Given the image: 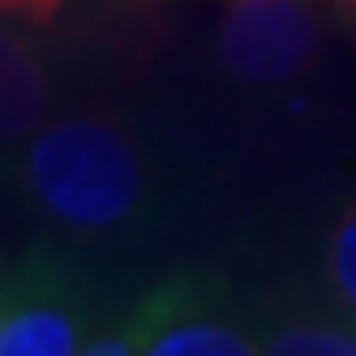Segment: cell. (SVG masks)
<instances>
[{
  "instance_id": "7",
  "label": "cell",
  "mask_w": 356,
  "mask_h": 356,
  "mask_svg": "<svg viewBox=\"0 0 356 356\" xmlns=\"http://www.w3.org/2000/svg\"><path fill=\"white\" fill-rule=\"evenodd\" d=\"M318 279H322V296H330L343 314L356 318V202H348L335 215V223L326 227Z\"/></svg>"
},
{
  "instance_id": "3",
  "label": "cell",
  "mask_w": 356,
  "mask_h": 356,
  "mask_svg": "<svg viewBox=\"0 0 356 356\" xmlns=\"http://www.w3.org/2000/svg\"><path fill=\"white\" fill-rule=\"evenodd\" d=\"M116 314L104 300L78 249L35 236L13 258L9 314L0 326V356H78Z\"/></svg>"
},
{
  "instance_id": "9",
  "label": "cell",
  "mask_w": 356,
  "mask_h": 356,
  "mask_svg": "<svg viewBox=\"0 0 356 356\" xmlns=\"http://www.w3.org/2000/svg\"><path fill=\"white\" fill-rule=\"evenodd\" d=\"M326 13H330V26L356 47V0H326Z\"/></svg>"
},
{
  "instance_id": "10",
  "label": "cell",
  "mask_w": 356,
  "mask_h": 356,
  "mask_svg": "<svg viewBox=\"0 0 356 356\" xmlns=\"http://www.w3.org/2000/svg\"><path fill=\"white\" fill-rule=\"evenodd\" d=\"M9 279H13V258L0 253V326H5V314H9Z\"/></svg>"
},
{
  "instance_id": "1",
  "label": "cell",
  "mask_w": 356,
  "mask_h": 356,
  "mask_svg": "<svg viewBox=\"0 0 356 356\" xmlns=\"http://www.w3.org/2000/svg\"><path fill=\"white\" fill-rule=\"evenodd\" d=\"M43 236L73 249L138 241L159 215V176L138 124L112 108H60L0 163Z\"/></svg>"
},
{
  "instance_id": "6",
  "label": "cell",
  "mask_w": 356,
  "mask_h": 356,
  "mask_svg": "<svg viewBox=\"0 0 356 356\" xmlns=\"http://www.w3.org/2000/svg\"><path fill=\"white\" fill-rule=\"evenodd\" d=\"M262 356H356V318L330 296L262 305Z\"/></svg>"
},
{
  "instance_id": "4",
  "label": "cell",
  "mask_w": 356,
  "mask_h": 356,
  "mask_svg": "<svg viewBox=\"0 0 356 356\" xmlns=\"http://www.w3.org/2000/svg\"><path fill=\"white\" fill-rule=\"evenodd\" d=\"M326 31V0H223L215 65L245 90H288L322 60Z\"/></svg>"
},
{
  "instance_id": "5",
  "label": "cell",
  "mask_w": 356,
  "mask_h": 356,
  "mask_svg": "<svg viewBox=\"0 0 356 356\" xmlns=\"http://www.w3.org/2000/svg\"><path fill=\"white\" fill-rule=\"evenodd\" d=\"M52 112H60V78L43 31L0 17V163Z\"/></svg>"
},
{
  "instance_id": "8",
  "label": "cell",
  "mask_w": 356,
  "mask_h": 356,
  "mask_svg": "<svg viewBox=\"0 0 356 356\" xmlns=\"http://www.w3.org/2000/svg\"><path fill=\"white\" fill-rule=\"evenodd\" d=\"M78 0H0V17H13L22 26H35V31H56L73 17Z\"/></svg>"
},
{
  "instance_id": "2",
  "label": "cell",
  "mask_w": 356,
  "mask_h": 356,
  "mask_svg": "<svg viewBox=\"0 0 356 356\" xmlns=\"http://www.w3.org/2000/svg\"><path fill=\"white\" fill-rule=\"evenodd\" d=\"M86 356H262V305L219 266H176L120 305Z\"/></svg>"
}]
</instances>
